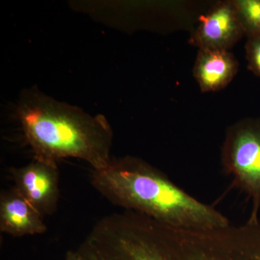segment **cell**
I'll list each match as a JSON object with an SVG mask.
<instances>
[{
	"label": "cell",
	"mask_w": 260,
	"mask_h": 260,
	"mask_svg": "<svg viewBox=\"0 0 260 260\" xmlns=\"http://www.w3.org/2000/svg\"><path fill=\"white\" fill-rule=\"evenodd\" d=\"M96 260H260V228L174 226L131 213L110 228Z\"/></svg>",
	"instance_id": "cell-1"
},
{
	"label": "cell",
	"mask_w": 260,
	"mask_h": 260,
	"mask_svg": "<svg viewBox=\"0 0 260 260\" xmlns=\"http://www.w3.org/2000/svg\"><path fill=\"white\" fill-rule=\"evenodd\" d=\"M17 116L34 159L54 164L80 159L93 170L112 161L113 130L102 114L90 115L31 88L20 95Z\"/></svg>",
	"instance_id": "cell-2"
},
{
	"label": "cell",
	"mask_w": 260,
	"mask_h": 260,
	"mask_svg": "<svg viewBox=\"0 0 260 260\" xmlns=\"http://www.w3.org/2000/svg\"><path fill=\"white\" fill-rule=\"evenodd\" d=\"M92 185L112 204L174 226L229 225L223 214L195 199L161 172L133 156L112 159L93 170Z\"/></svg>",
	"instance_id": "cell-3"
},
{
	"label": "cell",
	"mask_w": 260,
	"mask_h": 260,
	"mask_svg": "<svg viewBox=\"0 0 260 260\" xmlns=\"http://www.w3.org/2000/svg\"><path fill=\"white\" fill-rule=\"evenodd\" d=\"M222 162L234 184L260 208V119H246L228 129Z\"/></svg>",
	"instance_id": "cell-4"
},
{
	"label": "cell",
	"mask_w": 260,
	"mask_h": 260,
	"mask_svg": "<svg viewBox=\"0 0 260 260\" xmlns=\"http://www.w3.org/2000/svg\"><path fill=\"white\" fill-rule=\"evenodd\" d=\"M14 187L43 216L56 211L59 199L57 164L34 159L12 172Z\"/></svg>",
	"instance_id": "cell-5"
},
{
	"label": "cell",
	"mask_w": 260,
	"mask_h": 260,
	"mask_svg": "<svg viewBox=\"0 0 260 260\" xmlns=\"http://www.w3.org/2000/svg\"><path fill=\"white\" fill-rule=\"evenodd\" d=\"M244 35L234 1H223L200 17L190 43L199 49L229 51Z\"/></svg>",
	"instance_id": "cell-6"
},
{
	"label": "cell",
	"mask_w": 260,
	"mask_h": 260,
	"mask_svg": "<svg viewBox=\"0 0 260 260\" xmlns=\"http://www.w3.org/2000/svg\"><path fill=\"white\" fill-rule=\"evenodd\" d=\"M44 216L15 188L0 196V231L15 237L47 231Z\"/></svg>",
	"instance_id": "cell-7"
},
{
	"label": "cell",
	"mask_w": 260,
	"mask_h": 260,
	"mask_svg": "<svg viewBox=\"0 0 260 260\" xmlns=\"http://www.w3.org/2000/svg\"><path fill=\"white\" fill-rule=\"evenodd\" d=\"M239 64L228 50L200 49L194 67V77L202 91H218L237 74Z\"/></svg>",
	"instance_id": "cell-8"
},
{
	"label": "cell",
	"mask_w": 260,
	"mask_h": 260,
	"mask_svg": "<svg viewBox=\"0 0 260 260\" xmlns=\"http://www.w3.org/2000/svg\"><path fill=\"white\" fill-rule=\"evenodd\" d=\"M246 36L260 35V0H234Z\"/></svg>",
	"instance_id": "cell-9"
},
{
	"label": "cell",
	"mask_w": 260,
	"mask_h": 260,
	"mask_svg": "<svg viewBox=\"0 0 260 260\" xmlns=\"http://www.w3.org/2000/svg\"><path fill=\"white\" fill-rule=\"evenodd\" d=\"M246 44V58L248 68L260 77V35L247 36Z\"/></svg>",
	"instance_id": "cell-10"
},
{
	"label": "cell",
	"mask_w": 260,
	"mask_h": 260,
	"mask_svg": "<svg viewBox=\"0 0 260 260\" xmlns=\"http://www.w3.org/2000/svg\"><path fill=\"white\" fill-rule=\"evenodd\" d=\"M64 260H84L79 251H69L67 252Z\"/></svg>",
	"instance_id": "cell-11"
}]
</instances>
